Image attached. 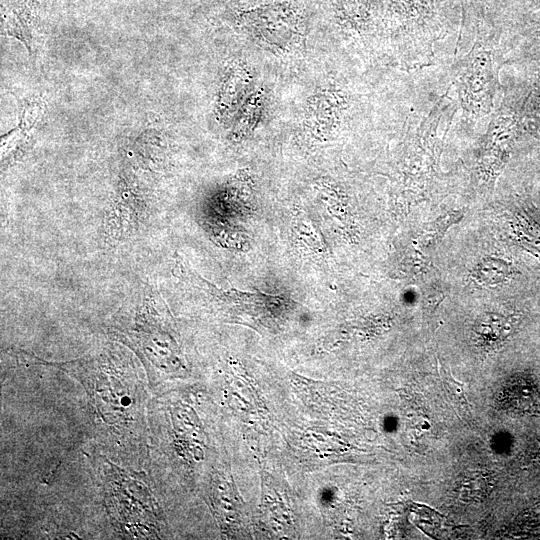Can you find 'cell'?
<instances>
[{
	"instance_id": "obj_1",
	"label": "cell",
	"mask_w": 540,
	"mask_h": 540,
	"mask_svg": "<svg viewBox=\"0 0 540 540\" xmlns=\"http://www.w3.org/2000/svg\"><path fill=\"white\" fill-rule=\"evenodd\" d=\"M34 18L32 0H2V19L6 33L19 39L30 51Z\"/></svg>"
},
{
	"instance_id": "obj_2",
	"label": "cell",
	"mask_w": 540,
	"mask_h": 540,
	"mask_svg": "<svg viewBox=\"0 0 540 540\" xmlns=\"http://www.w3.org/2000/svg\"><path fill=\"white\" fill-rule=\"evenodd\" d=\"M444 383L446 388L449 390L452 396L457 399L458 402L461 404H465L467 402L464 390L458 382L451 378V375L444 376Z\"/></svg>"
}]
</instances>
